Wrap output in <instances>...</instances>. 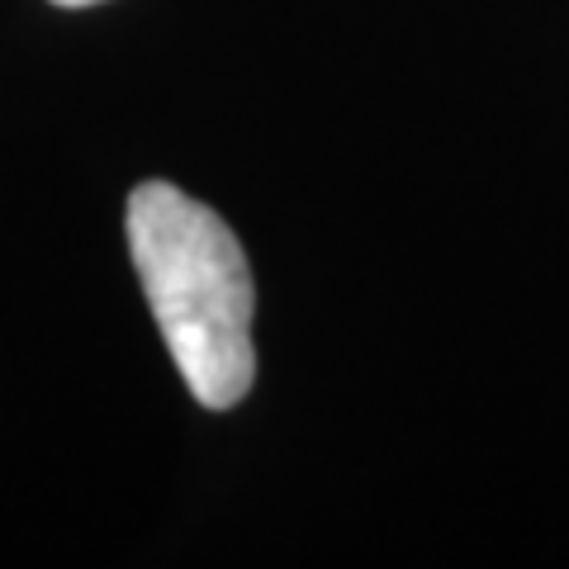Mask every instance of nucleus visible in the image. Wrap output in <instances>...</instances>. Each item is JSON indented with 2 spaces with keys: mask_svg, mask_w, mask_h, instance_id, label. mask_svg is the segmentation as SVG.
I'll use <instances>...</instances> for the list:
<instances>
[{
  "mask_svg": "<svg viewBox=\"0 0 569 569\" xmlns=\"http://www.w3.org/2000/svg\"><path fill=\"white\" fill-rule=\"evenodd\" d=\"M123 228L142 295L194 403L238 408L257 380V284L233 228L171 181H142Z\"/></svg>",
  "mask_w": 569,
  "mask_h": 569,
  "instance_id": "nucleus-1",
  "label": "nucleus"
},
{
  "mask_svg": "<svg viewBox=\"0 0 569 569\" xmlns=\"http://www.w3.org/2000/svg\"><path fill=\"white\" fill-rule=\"evenodd\" d=\"M52 6H62V10H91V6H104V0H52Z\"/></svg>",
  "mask_w": 569,
  "mask_h": 569,
  "instance_id": "nucleus-2",
  "label": "nucleus"
}]
</instances>
